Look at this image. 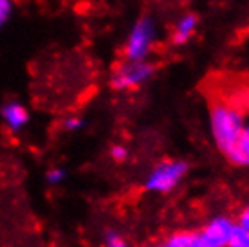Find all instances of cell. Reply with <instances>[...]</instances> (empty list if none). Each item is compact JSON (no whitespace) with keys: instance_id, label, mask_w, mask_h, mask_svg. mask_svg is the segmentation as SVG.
<instances>
[{"instance_id":"obj_14","label":"cell","mask_w":249,"mask_h":247,"mask_svg":"<svg viewBox=\"0 0 249 247\" xmlns=\"http://www.w3.org/2000/svg\"><path fill=\"white\" fill-rule=\"evenodd\" d=\"M62 126L65 132H78V130H81L85 126V121L81 118H78V116H71V118L63 119Z\"/></svg>"},{"instance_id":"obj_3","label":"cell","mask_w":249,"mask_h":247,"mask_svg":"<svg viewBox=\"0 0 249 247\" xmlns=\"http://www.w3.org/2000/svg\"><path fill=\"white\" fill-rule=\"evenodd\" d=\"M157 38L156 24L150 18H139L136 25L132 27L128 40L124 43V58L128 62H144L146 56L154 47V42Z\"/></svg>"},{"instance_id":"obj_11","label":"cell","mask_w":249,"mask_h":247,"mask_svg":"<svg viewBox=\"0 0 249 247\" xmlns=\"http://www.w3.org/2000/svg\"><path fill=\"white\" fill-rule=\"evenodd\" d=\"M67 179V170L62 166H53L45 172V182L49 186H60Z\"/></svg>"},{"instance_id":"obj_18","label":"cell","mask_w":249,"mask_h":247,"mask_svg":"<svg viewBox=\"0 0 249 247\" xmlns=\"http://www.w3.org/2000/svg\"><path fill=\"white\" fill-rule=\"evenodd\" d=\"M246 139H249V116L244 112V134H242Z\"/></svg>"},{"instance_id":"obj_17","label":"cell","mask_w":249,"mask_h":247,"mask_svg":"<svg viewBox=\"0 0 249 247\" xmlns=\"http://www.w3.org/2000/svg\"><path fill=\"white\" fill-rule=\"evenodd\" d=\"M188 247H213V246H210V244H208V242H206L199 233H193V238H192V242H190V246Z\"/></svg>"},{"instance_id":"obj_6","label":"cell","mask_w":249,"mask_h":247,"mask_svg":"<svg viewBox=\"0 0 249 247\" xmlns=\"http://www.w3.org/2000/svg\"><path fill=\"white\" fill-rule=\"evenodd\" d=\"M0 118L9 132L20 134L29 124V110L20 101H7L0 108Z\"/></svg>"},{"instance_id":"obj_13","label":"cell","mask_w":249,"mask_h":247,"mask_svg":"<svg viewBox=\"0 0 249 247\" xmlns=\"http://www.w3.org/2000/svg\"><path fill=\"white\" fill-rule=\"evenodd\" d=\"M13 15V0H0V29L9 22Z\"/></svg>"},{"instance_id":"obj_4","label":"cell","mask_w":249,"mask_h":247,"mask_svg":"<svg viewBox=\"0 0 249 247\" xmlns=\"http://www.w3.org/2000/svg\"><path fill=\"white\" fill-rule=\"evenodd\" d=\"M156 72V65L150 62H126L121 67L116 69V72L110 78V85L116 90H128L137 88L144 81H148Z\"/></svg>"},{"instance_id":"obj_7","label":"cell","mask_w":249,"mask_h":247,"mask_svg":"<svg viewBox=\"0 0 249 247\" xmlns=\"http://www.w3.org/2000/svg\"><path fill=\"white\" fill-rule=\"evenodd\" d=\"M197 25H199V18L195 15H184L177 25H175V31L172 35L175 45H184V43L193 36V33L197 31Z\"/></svg>"},{"instance_id":"obj_9","label":"cell","mask_w":249,"mask_h":247,"mask_svg":"<svg viewBox=\"0 0 249 247\" xmlns=\"http://www.w3.org/2000/svg\"><path fill=\"white\" fill-rule=\"evenodd\" d=\"M193 238L192 231H175L159 247H188Z\"/></svg>"},{"instance_id":"obj_2","label":"cell","mask_w":249,"mask_h":247,"mask_svg":"<svg viewBox=\"0 0 249 247\" xmlns=\"http://www.w3.org/2000/svg\"><path fill=\"white\" fill-rule=\"evenodd\" d=\"M188 170H190L188 162L179 161V159L159 162L148 173V177L144 180V190L150 193H159V195L172 193L184 180Z\"/></svg>"},{"instance_id":"obj_8","label":"cell","mask_w":249,"mask_h":247,"mask_svg":"<svg viewBox=\"0 0 249 247\" xmlns=\"http://www.w3.org/2000/svg\"><path fill=\"white\" fill-rule=\"evenodd\" d=\"M228 161L235 166H244L249 168V139L246 137H240V141L235 144V148L231 150L230 154L226 155Z\"/></svg>"},{"instance_id":"obj_15","label":"cell","mask_w":249,"mask_h":247,"mask_svg":"<svg viewBox=\"0 0 249 247\" xmlns=\"http://www.w3.org/2000/svg\"><path fill=\"white\" fill-rule=\"evenodd\" d=\"M110 157H112L116 162H123L128 159V148L123 146V144H114L110 148Z\"/></svg>"},{"instance_id":"obj_16","label":"cell","mask_w":249,"mask_h":247,"mask_svg":"<svg viewBox=\"0 0 249 247\" xmlns=\"http://www.w3.org/2000/svg\"><path fill=\"white\" fill-rule=\"evenodd\" d=\"M237 226H240V228L248 229V231H249V204L246 206V208H242V210H240V213H238Z\"/></svg>"},{"instance_id":"obj_10","label":"cell","mask_w":249,"mask_h":247,"mask_svg":"<svg viewBox=\"0 0 249 247\" xmlns=\"http://www.w3.org/2000/svg\"><path fill=\"white\" fill-rule=\"evenodd\" d=\"M228 247H249V231L248 229L235 226L231 238L228 242Z\"/></svg>"},{"instance_id":"obj_5","label":"cell","mask_w":249,"mask_h":247,"mask_svg":"<svg viewBox=\"0 0 249 247\" xmlns=\"http://www.w3.org/2000/svg\"><path fill=\"white\" fill-rule=\"evenodd\" d=\"M237 222L228 215H215L202 226L199 235L213 247H228Z\"/></svg>"},{"instance_id":"obj_12","label":"cell","mask_w":249,"mask_h":247,"mask_svg":"<svg viewBox=\"0 0 249 247\" xmlns=\"http://www.w3.org/2000/svg\"><path fill=\"white\" fill-rule=\"evenodd\" d=\"M103 240H105V247H130V244L124 240L118 231H112V229L107 231Z\"/></svg>"},{"instance_id":"obj_1","label":"cell","mask_w":249,"mask_h":247,"mask_svg":"<svg viewBox=\"0 0 249 247\" xmlns=\"http://www.w3.org/2000/svg\"><path fill=\"white\" fill-rule=\"evenodd\" d=\"M210 128L217 148L228 155L244 134V110L230 101H215L210 108Z\"/></svg>"}]
</instances>
